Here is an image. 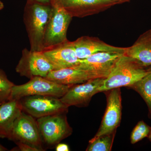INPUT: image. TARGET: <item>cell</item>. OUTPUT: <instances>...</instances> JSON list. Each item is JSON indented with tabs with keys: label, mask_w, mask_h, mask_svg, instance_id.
Segmentation results:
<instances>
[{
	"label": "cell",
	"mask_w": 151,
	"mask_h": 151,
	"mask_svg": "<svg viewBox=\"0 0 151 151\" xmlns=\"http://www.w3.org/2000/svg\"><path fill=\"white\" fill-rule=\"evenodd\" d=\"M52 9L51 4L27 3L26 4L24 12V22L32 51H43L45 34Z\"/></svg>",
	"instance_id": "obj_1"
},
{
	"label": "cell",
	"mask_w": 151,
	"mask_h": 151,
	"mask_svg": "<svg viewBox=\"0 0 151 151\" xmlns=\"http://www.w3.org/2000/svg\"><path fill=\"white\" fill-rule=\"evenodd\" d=\"M150 67L147 69L132 58L122 55L111 73L104 79L98 89L99 92H108L124 86L130 87L148 73Z\"/></svg>",
	"instance_id": "obj_2"
},
{
	"label": "cell",
	"mask_w": 151,
	"mask_h": 151,
	"mask_svg": "<svg viewBox=\"0 0 151 151\" xmlns=\"http://www.w3.org/2000/svg\"><path fill=\"white\" fill-rule=\"evenodd\" d=\"M71 86L58 84L45 77L35 76L25 84L14 85L9 100H19L24 97L35 95L60 98Z\"/></svg>",
	"instance_id": "obj_3"
},
{
	"label": "cell",
	"mask_w": 151,
	"mask_h": 151,
	"mask_svg": "<svg viewBox=\"0 0 151 151\" xmlns=\"http://www.w3.org/2000/svg\"><path fill=\"white\" fill-rule=\"evenodd\" d=\"M65 114L58 113L36 119L43 144L57 145L71 134L72 129Z\"/></svg>",
	"instance_id": "obj_4"
},
{
	"label": "cell",
	"mask_w": 151,
	"mask_h": 151,
	"mask_svg": "<svg viewBox=\"0 0 151 151\" xmlns=\"http://www.w3.org/2000/svg\"><path fill=\"white\" fill-rule=\"evenodd\" d=\"M22 111L14 123L10 139L15 143L21 142L37 149L45 151L43 143L36 119Z\"/></svg>",
	"instance_id": "obj_5"
},
{
	"label": "cell",
	"mask_w": 151,
	"mask_h": 151,
	"mask_svg": "<svg viewBox=\"0 0 151 151\" xmlns=\"http://www.w3.org/2000/svg\"><path fill=\"white\" fill-rule=\"evenodd\" d=\"M22 110L36 119L45 116L67 113L68 107L60 98L50 96H29L19 100Z\"/></svg>",
	"instance_id": "obj_6"
},
{
	"label": "cell",
	"mask_w": 151,
	"mask_h": 151,
	"mask_svg": "<svg viewBox=\"0 0 151 151\" xmlns=\"http://www.w3.org/2000/svg\"><path fill=\"white\" fill-rule=\"evenodd\" d=\"M44 39L45 48L68 40V29L72 17L62 8L52 5Z\"/></svg>",
	"instance_id": "obj_7"
},
{
	"label": "cell",
	"mask_w": 151,
	"mask_h": 151,
	"mask_svg": "<svg viewBox=\"0 0 151 151\" xmlns=\"http://www.w3.org/2000/svg\"><path fill=\"white\" fill-rule=\"evenodd\" d=\"M54 68L42 51H32L24 48L16 71L21 76L30 78L35 76L45 77Z\"/></svg>",
	"instance_id": "obj_8"
},
{
	"label": "cell",
	"mask_w": 151,
	"mask_h": 151,
	"mask_svg": "<svg viewBox=\"0 0 151 151\" xmlns=\"http://www.w3.org/2000/svg\"><path fill=\"white\" fill-rule=\"evenodd\" d=\"M51 4L64 9L72 18H81L104 12L117 4L110 0H52Z\"/></svg>",
	"instance_id": "obj_9"
},
{
	"label": "cell",
	"mask_w": 151,
	"mask_h": 151,
	"mask_svg": "<svg viewBox=\"0 0 151 151\" xmlns=\"http://www.w3.org/2000/svg\"><path fill=\"white\" fill-rule=\"evenodd\" d=\"M107 96L106 111L100 128L90 140L116 132L122 119V99L120 88L110 90Z\"/></svg>",
	"instance_id": "obj_10"
},
{
	"label": "cell",
	"mask_w": 151,
	"mask_h": 151,
	"mask_svg": "<svg viewBox=\"0 0 151 151\" xmlns=\"http://www.w3.org/2000/svg\"><path fill=\"white\" fill-rule=\"evenodd\" d=\"M114 52H101L80 60L76 67L88 71L95 78L108 77L122 55Z\"/></svg>",
	"instance_id": "obj_11"
},
{
	"label": "cell",
	"mask_w": 151,
	"mask_h": 151,
	"mask_svg": "<svg viewBox=\"0 0 151 151\" xmlns=\"http://www.w3.org/2000/svg\"><path fill=\"white\" fill-rule=\"evenodd\" d=\"M104 79L94 78L81 84L72 85L60 100L68 107L86 106L94 94L99 93L98 89L103 84Z\"/></svg>",
	"instance_id": "obj_12"
},
{
	"label": "cell",
	"mask_w": 151,
	"mask_h": 151,
	"mask_svg": "<svg viewBox=\"0 0 151 151\" xmlns=\"http://www.w3.org/2000/svg\"><path fill=\"white\" fill-rule=\"evenodd\" d=\"M78 59H84L92 55L101 52H114L124 54L126 47L113 46L105 43L98 37H81L70 42Z\"/></svg>",
	"instance_id": "obj_13"
},
{
	"label": "cell",
	"mask_w": 151,
	"mask_h": 151,
	"mask_svg": "<svg viewBox=\"0 0 151 151\" xmlns=\"http://www.w3.org/2000/svg\"><path fill=\"white\" fill-rule=\"evenodd\" d=\"M42 52L53 66L54 70L75 67L78 65L80 60L70 41L68 40L45 48Z\"/></svg>",
	"instance_id": "obj_14"
},
{
	"label": "cell",
	"mask_w": 151,
	"mask_h": 151,
	"mask_svg": "<svg viewBox=\"0 0 151 151\" xmlns=\"http://www.w3.org/2000/svg\"><path fill=\"white\" fill-rule=\"evenodd\" d=\"M142 66H151V29L139 36L132 46L126 47L124 53Z\"/></svg>",
	"instance_id": "obj_15"
},
{
	"label": "cell",
	"mask_w": 151,
	"mask_h": 151,
	"mask_svg": "<svg viewBox=\"0 0 151 151\" xmlns=\"http://www.w3.org/2000/svg\"><path fill=\"white\" fill-rule=\"evenodd\" d=\"M45 78L58 84L69 86L96 78L88 71L76 67L52 70Z\"/></svg>",
	"instance_id": "obj_16"
},
{
	"label": "cell",
	"mask_w": 151,
	"mask_h": 151,
	"mask_svg": "<svg viewBox=\"0 0 151 151\" xmlns=\"http://www.w3.org/2000/svg\"><path fill=\"white\" fill-rule=\"evenodd\" d=\"M22 111L19 100H11L0 105V137L10 139L15 121Z\"/></svg>",
	"instance_id": "obj_17"
},
{
	"label": "cell",
	"mask_w": 151,
	"mask_h": 151,
	"mask_svg": "<svg viewBox=\"0 0 151 151\" xmlns=\"http://www.w3.org/2000/svg\"><path fill=\"white\" fill-rule=\"evenodd\" d=\"M130 87L137 92L143 98L151 117V66L147 75Z\"/></svg>",
	"instance_id": "obj_18"
},
{
	"label": "cell",
	"mask_w": 151,
	"mask_h": 151,
	"mask_svg": "<svg viewBox=\"0 0 151 151\" xmlns=\"http://www.w3.org/2000/svg\"><path fill=\"white\" fill-rule=\"evenodd\" d=\"M115 133L116 132L109 134L103 135L93 140L89 141V144L86 151H111L115 137Z\"/></svg>",
	"instance_id": "obj_19"
},
{
	"label": "cell",
	"mask_w": 151,
	"mask_h": 151,
	"mask_svg": "<svg viewBox=\"0 0 151 151\" xmlns=\"http://www.w3.org/2000/svg\"><path fill=\"white\" fill-rule=\"evenodd\" d=\"M151 131V127L144 121L139 122L135 126L131 134V143L136 144L144 138L148 137Z\"/></svg>",
	"instance_id": "obj_20"
},
{
	"label": "cell",
	"mask_w": 151,
	"mask_h": 151,
	"mask_svg": "<svg viewBox=\"0 0 151 151\" xmlns=\"http://www.w3.org/2000/svg\"><path fill=\"white\" fill-rule=\"evenodd\" d=\"M14 85L7 77L5 73L0 69V104L9 101L12 89Z\"/></svg>",
	"instance_id": "obj_21"
},
{
	"label": "cell",
	"mask_w": 151,
	"mask_h": 151,
	"mask_svg": "<svg viewBox=\"0 0 151 151\" xmlns=\"http://www.w3.org/2000/svg\"><path fill=\"white\" fill-rule=\"evenodd\" d=\"M20 150L22 151H38L37 149L27 144L21 142L16 143Z\"/></svg>",
	"instance_id": "obj_22"
},
{
	"label": "cell",
	"mask_w": 151,
	"mask_h": 151,
	"mask_svg": "<svg viewBox=\"0 0 151 151\" xmlns=\"http://www.w3.org/2000/svg\"><path fill=\"white\" fill-rule=\"evenodd\" d=\"M55 150L56 151H70V149H69L68 146L66 144L59 143L56 145Z\"/></svg>",
	"instance_id": "obj_23"
},
{
	"label": "cell",
	"mask_w": 151,
	"mask_h": 151,
	"mask_svg": "<svg viewBox=\"0 0 151 151\" xmlns=\"http://www.w3.org/2000/svg\"><path fill=\"white\" fill-rule=\"evenodd\" d=\"M52 0H27V3H38V4H51Z\"/></svg>",
	"instance_id": "obj_24"
},
{
	"label": "cell",
	"mask_w": 151,
	"mask_h": 151,
	"mask_svg": "<svg viewBox=\"0 0 151 151\" xmlns=\"http://www.w3.org/2000/svg\"><path fill=\"white\" fill-rule=\"evenodd\" d=\"M116 3L117 4H123V3L129 2L131 0H110Z\"/></svg>",
	"instance_id": "obj_25"
},
{
	"label": "cell",
	"mask_w": 151,
	"mask_h": 151,
	"mask_svg": "<svg viewBox=\"0 0 151 151\" xmlns=\"http://www.w3.org/2000/svg\"><path fill=\"white\" fill-rule=\"evenodd\" d=\"M4 8V4L0 0V11L3 9Z\"/></svg>",
	"instance_id": "obj_26"
},
{
	"label": "cell",
	"mask_w": 151,
	"mask_h": 151,
	"mask_svg": "<svg viewBox=\"0 0 151 151\" xmlns=\"http://www.w3.org/2000/svg\"><path fill=\"white\" fill-rule=\"evenodd\" d=\"M6 149L0 145V151H5Z\"/></svg>",
	"instance_id": "obj_27"
},
{
	"label": "cell",
	"mask_w": 151,
	"mask_h": 151,
	"mask_svg": "<svg viewBox=\"0 0 151 151\" xmlns=\"http://www.w3.org/2000/svg\"><path fill=\"white\" fill-rule=\"evenodd\" d=\"M148 138L150 140V141L151 142V131L150 135H149V137H148Z\"/></svg>",
	"instance_id": "obj_28"
}]
</instances>
